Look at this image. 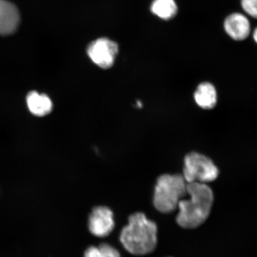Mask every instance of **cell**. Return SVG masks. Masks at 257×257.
I'll list each match as a JSON object with an SVG mask.
<instances>
[{
    "label": "cell",
    "instance_id": "6da1fadb",
    "mask_svg": "<svg viewBox=\"0 0 257 257\" xmlns=\"http://www.w3.org/2000/svg\"><path fill=\"white\" fill-rule=\"evenodd\" d=\"M189 198L179 201L177 223L184 229H195L204 223L210 214L214 201L211 189L201 183H187Z\"/></svg>",
    "mask_w": 257,
    "mask_h": 257
},
{
    "label": "cell",
    "instance_id": "5bb4252c",
    "mask_svg": "<svg viewBox=\"0 0 257 257\" xmlns=\"http://www.w3.org/2000/svg\"><path fill=\"white\" fill-rule=\"evenodd\" d=\"M253 40H254L255 43L257 44V28L255 29V31H253Z\"/></svg>",
    "mask_w": 257,
    "mask_h": 257
},
{
    "label": "cell",
    "instance_id": "9c48e42d",
    "mask_svg": "<svg viewBox=\"0 0 257 257\" xmlns=\"http://www.w3.org/2000/svg\"><path fill=\"white\" fill-rule=\"evenodd\" d=\"M194 100L199 107L204 110H211L216 107L217 92L211 83L204 82L198 85L194 94Z\"/></svg>",
    "mask_w": 257,
    "mask_h": 257
},
{
    "label": "cell",
    "instance_id": "ba28073f",
    "mask_svg": "<svg viewBox=\"0 0 257 257\" xmlns=\"http://www.w3.org/2000/svg\"><path fill=\"white\" fill-rule=\"evenodd\" d=\"M224 27L226 33L234 40H245L250 34L249 22L242 14H233L228 16Z\"/></svg>",
    "mask_w": 257,
    "mask_h": 257
},
{
    "label": "cell",
    "instance_id": "52a82bcc",
    "mask_svg": "<svg viewBox=\"0 0 257 257\" xmlns=\"http://www.w3.org/2000/svg\"><path fill=\"white\" fill-rule=\"evenodd\" d=\"M20 21L16 6L6 0H0V35H8L15 32Z\"/></svg>",
    "mask_w": 257,
    "mask_h": 257
},
{
    "label": "cell",
    "instance_id": "4fadbf2b",
    "mask_svg": "<svg viewBox=\"0 0 257 257\" xmlns=\"http://www.w3.org/2000/svg\"><path fill=\"white\" fill-rule=\"evenodd\" d=\"M241 5L247 14L257 19V0H241Z\"/></svg>",
    "mask_w": 257,
    "mask_h": 257
},
{
    "label": "cell",
    "instance_id": "30bf717a",
    "mask_svg": "<svg viewBox=\"0 0 257 257\" xmlns=\"http://www.w3.org/2000/svg\"><path fill=\"white\" fill-rule=\"evenodd\" d=\"M27 103L31 113L38 117L45 116L53 110V102L49 96L36 91L29 93Z\"/></svg>",
    "mask_w": 257,
    "mask_h": 257
},
{
    "label": "cell",
    "instance_id": "7a4b0ae2",
    "mask_svg": "<svg viewBox=\"0 0 257 257\" xmlns=\"http://www.w3.org/2000/svg\"><path fill=\"white\" fill-rule=\"evenodd\" d=\"M120 240L125 249L133 255L152 252L157 243V226L143 213L132 214L122 229Z\"/></svg>",
    "mask_w": 257,
    "mask_h": 257
},
{
    "label": "cell",
    "instance_id": "8992f818",
    "mask_svg": "<svg viewBox=\"0 0 257 257\" xmlns=\"http://www.w3.org/2000/svg\"><path fill=\"white\" fill-rule=\"evenodd\" d=\"M113 213L110 208L98 206L93 209L88 220V228L93 235L98 237L107 236L114 229Z\"/></svg>",
    "mask_w": 257,
    "mask_h": 257
},
{
    "label": "cell",
    "instance_id": "8fae6325",
    "mask_svg": "<svg viewBox=\"0 0 257 257\" xmlns=\"http://www.w3.org/2000/svg\"><path fill=\"white\" fill-rule=\"evenodd\" d=\"M151 10L160 18L169 20L176 15L178 8L174 0H154Z\"/></svg>",
    "mask_w": 257,
    "mask_h": 257
},
{
    "label": "cell",
    "instance_id": "277c9868",
    "mask_svg": "<svg viewBox=\"0 0 257 257\" xmlns=\"http://www.w3.org/2000/svg\"><path fill=\"white\" fill-rule=\"evenodd\" d=\"M218 169L213 161L197 152H191L185 157L184 176L186 182L205 184L214 181L218 176Z\"/></svg>",
    "mask_w": 257,
    "mask_h": 257
},
{
    "label": "cell",
    "instance_id": "5b68a950",
    "mask_svg": "<svg viewBox=\"0 0 257 257\" xmlns=\"http://www.w3.org/2000/svg\"><path fill=\"white\" fill-rule=\"evenodd\" d=\"M86 53L89 59L101 69H110L118 53V46L107 38H99L88 45Z\"/></svg>",
    "mask_w": 257,
    "mask_h": 257
},
{
    "label": "cell",
    "instance_id": "7c38bea8",
    "mask_svg": "<svg viewBox=\"0 0 257 257\" xmlns=\"http://www.w3.org/2000/svg\"><path fill=\"white\" fill-rule=\"evenodd\" d=\"M84 257H121L119 252L108 243H101L98 246H91L86 249Z\"/></svg>",
    "mask_w": 257,
    "mask_h": 257
},
{
    "label": "cell",
    "instance_id": "3957f363",
    "mask_svg": "<svg viewBox=\"0 0 257 257\" xmlns=\"http://www.w3.org/2000/svg\"><path fill=\"white\" fill-rule=\"evenodd\" d=\"M187 195V182L183 175H163L157 179L154 189V205L161 213H170Z\"/></svg>",
    "mask_w": 257,
    "mask_h": 257
}]
</instances>
